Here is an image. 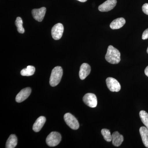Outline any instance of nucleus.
Listing matches in <instances>:
<instances>
[{
    "mask_svg": "<svg viewBox=\"0 0 148 148\" xmlns=\"http://www.w3.org/2000/svg\"><path fill=\"white\" fill-rule=\"evenodd\" d=\"M147 53H148V47L147 49Z\"/></svg>",
    "mask_w": 148,
    "mask_h": 148,
    "instance_id": "25",
    "label": "nucleus"
},
{
    "mask_svg": "<svg viewBox=\"0 0 148 148\" xmlns=\"http://www.w3.org/2000/svg\"><path fill=\"white\" fill-rule=\"evenodd\" d=\"M142 10H143L144 13L148 15V3H146L143 5L142 7Z\"/></svg>",
    "mask_w": 148,
    "mask_h": 148,
    "instance_id": "21",
    "label": "nucleus"
},
{
    "mask_svg": "<svg viewBox=\"0 0 148 148\" xmlns=\"http://www.w3.org/2000/svg\"><path fill=\"white\" fill-rule=\"evenodd\" d=\"M17 144V138L16 135L12 134L9 137L6 143V148H14Z\"/></svg>",
    "mask_w": 148,
    "mask_h": 148,
    "instance_id": "16",
    "label": "nucleus"
},
{
    "mask_svg": "<svg viewBox=\"0 0 148 148\" xmlns=\"http://www.w3.org/2000/svg\"><path fill=\"white\" fill-rule=\"evenodd\" d=\"M101 133L106 141L110 142L112 141V135H111V132L109 130L103 129L101 130Z\"/></svg>",
    "mask_w": 148,
    "mask_h": 148,
    "instance_id": "20",
    "label": "nucleus"
},
{
    "mask_svg": "<svg viewBox=\"0 0 148 148\" xmlns=\"http://www.w3.org/2000/svg\"><path fill=\"white\" fill-rule=\"evenodd\" d=\"M64 31V27L61 23L55 24L51 29V35L53 39L58 40L61 38Z\"/></svg>",
    "mask_w": 148,
    "mask_h": 148,
    "instance_id": "7",
    "label": "nucleus"
},
{
    "mask_svg": "<svg viewBox=\"0 0 148 148\" xmlns=\"http://www.w3.org/2000/svg\"><path fill=\"white\" fill-rule=\"evenodd\" d=\"M145 73L146 75L148 77V66H147L145 69Z\"/></svg>",
    "mask_w": 148,
    "mask_h": 148,
    "instance_id": "23",
    "label": "nucleus"
},
{
    "mask_svg": "<svg viewBox=\"0 0 148 148\" xmlns=\"http://www.w3.org/2000/svg\"><path fill=\"white\" fill-rule=\"evenodd\" d=\"M64 119L67 125L71 129L76 130L79 128V124L77 120L71 114L67 113L65 114Z\"/></svg>",
    "mask_w": 148,
    "mask_h": 148,
    "instance_id": "4",
    "label": "nucleus"
},
{
    "mask_svg": "<svg viewBox=\"0 0 148 148\" xmlns=\"http://www.w3.org/2000/svg\"><path fill=\"white\" fill-rule=\"evenodd\" d=\"M148 38V28L146 29L143 32V36H142V39L143 40H145Z\"/></svg>",
    "mask_w": 148,
    "mask_h": 148,
    "instance_id": "22",
    "label": "nucleus"
},
{
    "mask_svg": "<svg viewBox=\"0 0 148 148\" xmlns=\"http://www.w3.org/2000/svg\"><path fill=\"white\" fill-rule=\"evenodd\" d=\"M63 71L60 66H56L52 70L49 79V84L52 87L56 86L61 81Z\"/></svg>",
    "mask_w": 148,
    "mask_h": 148,
    "instance_id": "2",
    "label": "nucleus"
},
{
    "mask_svg": "<svg viewBox=\"0 0 148 148\" xmlns=\"http://www.w3.org/2000/svg\"><path fill=\"white\" fill-rule=\"evenodd\" d=\"M61 140V136L59 132H52L48 135L46 142L48 145L53 147L58 145Z\"/></svg>",
    "mask_w": 148,
    "mask_h": 148,
    "instance_id": "3",
    "label": "nucleus"
},
{
    "mask_svg": "<svg viewBox=\"0 0 148 148\" xmlns=\"http://www.w3.org/2000/svg\"><path fill=\"white\" fill-rule=\"evenodd\" d=\"M91 68L86 63H84L80 68L79 76L81 79H84L90 73Z\"/></svg>",
    "mask_w": 148,
    "mask_h": 148,
    "instance_id": "11",
    "label": "nucleus"
},
{
    "mask_svg": "<svg viewBox=\"0 0 148 148\" xmlns=\"http://www.w3.org/2000/svg\"><path fill=\"white\" fill-rule=\"evenodd\" d=\"M125 23V18L120 17L114 19L110 24V27L112 29H120L124 26Z\"/></svg>",
    "mask_w": 148,
    "mask_h": 148,
    "instance_id": "14",
    "label": "nucleus"
},
{
    "mask_svg": "<svg viewBox=\"0 0 148 148\" xmlns=\"http://www.w3.org/2000/svg\"><path fill=\"white\" fill-rule=\"evenodd\" d=\"M116 3V0H107L99 6L98 10L102 12L110 11L114 8Z\"/></svg>",
    "mask_w": 148,
    "mask_h": 148,
    "instance_id": "8",
    "label": "nucleus"
},
{
    "mask_svg": "<svg viewBox=\"0 0 148 148\" xmlns=\"http://www.w3.org/2000/svg\"><path fill=\"white\" fill-rule=\"evenodd\" d=\"M15 25L17 27V31L20 34H24L25 30L23 27V21L21 17H17L15 21Z\"/></svg>",
    "mask_w": 148,
    "mask_h": 148,
    "instance_id": "18",
    "label": "nucleus"
},
{
    "mask_svg": "<svg viewBox=\"0 0 148 148\" xmlns=\"http://www.w3.org/2000/svg\"><path fill=\"white\" fill-rule=\"evenodd\" d=\"M32 92V89L30 88L27 87L22 89L16 97V101L17 103H21L27 99L29 97Z\"/></svg>",
    "mask_w": 148,
    "mask_h": 148,
    "instance_id": "9",
    "label": "nucleus"
},
{
    "mask_svg": "<svg viewBox=\"0 0 148 148\" xmlns=\"http://www.w3.org/2000/svg\"><path fill=\"white\" fill-rule=\"evenodd\" d=\"M46 122L45 117L40 116L37 119L33 126V130L35 132H39L41 130Z\"/></svg>",
    "mask_w": 148,
    "mask_h": 148,
    "instance_id": "12",
    "label": "nucleus"
},
{
    "mask_svg": "<svg viewBox=\"0 0 148 148\" xmlns=\"http://www.w3.org/2000/svg\"><path fill=\"white\" fill-rule=\"evenodd\" d=\"M112 135L113 145L115 147H119L124 140L123 136L117 131L114 132Z\"/></svg>",
    "mask_w": 148,
    "mask_h": 148,
    "instance_id": "13",
    "label": "nucleus"
},
{
    "mask_svg": "<svg viewBox=\"0 0 148 148\" xmlns=\"http://www.w3.org/2000/svg\"><path fill=\"white\" fill-rule=\"evenodd\" d=\"M106 82L108 88L112 92H119L121 89L119 82L114 78L108 77Z\"/></svg>",
    "mask_w": 148,
    "mask_h": 148,
    "instance_id": "6",
    "label": "nucleus"
},
{
    "mask_svg": "<svg viewBox=\"0 0 148 148\" xmlns=\"http://www.w3.org/2000/svg\"><path fill=\"white\" fill-rule=\"evenodd\" d=\"M77 1H79L81 2H85L87 0H77Z\"/></svg>",
    "mask_w": 148,
    "mask_h": 148,
    "instance_id": "24",
    "label": "nucleus"
},
{
    "mask_svg": "<svg viewBox=\"0 0 148 148\" xmlns=\"http://www.w3.org/2000/svg\"><path fill=\"white\" fill-rule=\"evenodd\" d=\"M35 71L36 69L34 66H29L21 70V74L23 76H30L34 74Z\"/></svg>",
    "mask_w": 148,
    "mask_h": 148,
    "instance_id": "17",
    "label": "nucleus"
},
{
    "mask_svg": "<svg viewBox=\"0 0 148 148\" xmlns=\"http://www.w3.org/2000/svg\"><path fill=\"white\" fill-rule=\"evenodd\" d=\"M140 116L143 124L148 129V114L146 111H141L140 112Z\"/></svg>",
    "mask_w": 148,
    "mask_h": 148,
    "instance_id": "19",
    "label": "nucleus"
},
{
    "mask_svg": "<svg viewBox=\"0 0 148 148\" xmlns=\"http://www.w3.org/2000/svg\"><path fill=\"white\" fill-rule=\"evenodd\" d=\"M105 58L106 61L111 64H118L121 61V53L113 46L110 45L108 47Z\"/></svg>",
    "mask_w": 148,
    "mask_h": 148,
    "instance_id": "1",
    "label": "nucleus"
},
{
    "mask_svg": "<svg viewBox=\"0 0 148 148\" xmlns=\"http://www.w3.org/2000/svg\"><path fill=\"white\" fill-rule=\"evenodd\" d=\"M140 132L143 144L148 148V129L147 127L143 126L140 128Z\"/></svg>",
    "mask_w": 148,
    "mask_h": 148,
    "instance_id": "15",
    "label": "nucleus"
},
{
    "mask_svg": "<svg viewBox=\"0 0 148 148\" xmlns=\"http://www.w3.org/2000/svg\"><path fill=\"white\" fill-rule=\"evenodd\" d=\"M46 8L42 7L39 9H34L32 10V14L34 18L36 21L41 22L45 16Z\"/></svg>",
    "mask_w": 148,
    "mask_h": 148,
    "instance_id": "10",
    "label": "nucleus"
},
{
    "mask_svg": "<svg viewBox=\"0 0 148 148\" xmlns=\"http://www.w3.org/2000/svg\"><path fill=\"white\" fill-rule=\"evenodd\" d=\"M83 101L86 105L91 108H95L98 103L97 97L93 93H88L86 94L83 98Z\"/></svg>",
    "mask_w": 148,
    "mask_h": 148,
    "instance_id": "5",
    "label": "nucleus"
}]
</instances>
